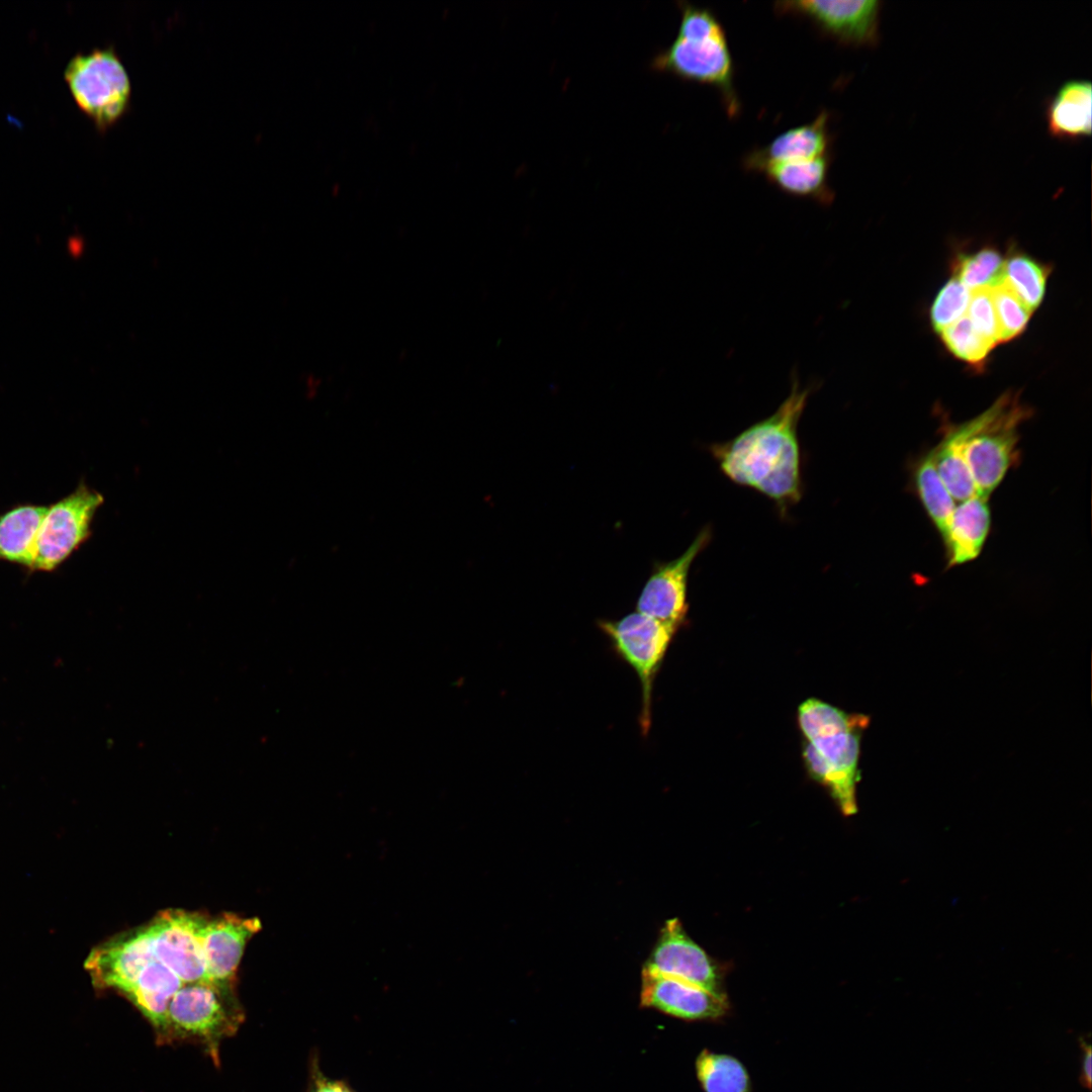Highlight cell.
Instances as JSON below:
<instances>
[{
    "label": "cell",
    "mask_w": 1092,
    "mask_h": 1092,
    "mask_svg": "<svg viewBox=\"0 0 1092 1092\" xmlns=\"http://www.w3.org/2000/svg\"><path fill=\"white\" fill-rule=\"evenodd\" d=\"M598 627L615 653L638 676L642 695L639 722L646 735L651 723L653 681L676 630L637 611L618 620H600Z\"/></svg>",
    "instance_id": "obj_5"
},
{
    "label": "cell",
    "mask_w": 1092,
    "mask_h": 1092,
    "mask_svg": "<svg viewBox=\"0 0 1092 1092\" xmlns=\"http://www.w3.org/2000/svg\"><path fill=\"white\" fill-rule=\"evenodd\" d=\"M307 1092H354L348 1084L341 1080L330 1079L320 1070L316 1061L310 1069V1080Z\"/></svg>",
    "instance_id": "obj_31"
},
{
    "label": "cell",
    "mask_w": 1092,
    "mask_h": 1092,
    "mask_svg": "<svg viewBox=\"0 0 1092 1092\" xmlns=\"http://www.w3.org/2000/svg\"><path fill=\"white\" fill-rule=\"evenodd\" d=\"M999 331V343L1010 341L1021 334L1032 311L1007 285L1004 279L990 287Z\"/></svg>",
    "instance_id": "obj_28"
},
{
    "label": "cell",
    "mask_w": 1092,
    "mask_h": 1092,
    "mask_svg": "<svg viewBox=\"0 0 1092 1092\" xmlns=\"http://www.w3.org/2000/svg\"><path fill=\"white\" fill-rule=\"evenodd\" d=\"M1050 271V267L1024 254L1016 253L1004 261L1003 279L1033 311L1042 301Z\"/></svg>",
    "instance_id": "obj_25"
},
{
    "label": "cell",
    "mask_w": 1092,
    "mask_h": 1092,
    "mask_svg": "<svg viewBox=\"0 0 1092 1092\" xmlns=\"http://www.w3.org/2000/svg\"><path fill=\"white\" fill-rule=\"evenodd\" d=\"M971 298L968 289L956 276L938 291L930 308L932 328L938 334L965 315Z\"/></svg>",
    "instance_id": "obj_29"
},
{
    "label": "cell",
    "mask_w": 1092,
    "mask_h": 1092,
    "mask_svg": "<svg viewBox=\"0 0 1092 1092\" xmlns=\"http://www.w3.org/2000/svg\"><path fill=\"white\" fill-rule=\"evenodd\" d=\"M990 528L988 499L975 495L957 503L942 537L947 567L976 559L985 545Z\"/></svg>",
    "instance_id": "obj_17"
},
{
    "label": "cell",
    "mask_w": 1092,
    "mask_h": 1092,
    "mask_svg": "<svg viewBox=\"0 0 1092 1092\" xmlns=\"http://www.w3.org/2000/svg\"><path fill=\"white\" fill-rule=\"evenodd\" d=\"M1044 120L1053 139L1078 142L1092 133V84L1086 79L1062 83L1045 100Z\"/></svg>",
    "instance_id": "obj_16"
},
{
    "label": "cell",
    "mask_w": 1092,
    "mask_h": 1092,
    "mask_svg": "<svg viewBox=\"0 0 1092 1092\" xmlns=\"http://www.w3.org/2000/svg\"><path fill=\"white\" fill-rule=\"evenodd\" d=\"M974 328L995 346L999 344V331L990 288L971 291L966 314Z\"/></svg>",
    "instance_id": "obj_30"
},
{
    "label": "cell",
    "mask_w": 1092,
    "mask_h": 1092,
    "mask_svg": "<svg viewBox=\"0 0 1092 1092\" xmlns=\"http://www.w3.org/2000/svg\"><path fill=\"white\" fill-rule=\"evenodd\" d=\"M882 5L879 0H805L779 1L774 9L808 20L839 44L859 48L879 43Z\"/></svg>",
    "instance_id": "obj_8"
},
{
    "label": "cell",
    "mask_w": 1092,
    "mask_h": 1092,
    "mask_svg": "<svg viewBox=\"0 0 1092 1092\" xmlns=\"http://www.w3.org/2000/svg\"><path fill=\"white\" fill-rule=\"evenodd\" d=\"M242 1019L234 993L204 982L185 984L170 1000L161 1041H198L217 1062L220 1041L237 1031Z\"/></svg>",
    "instance_id": "obj_4"
},
{
    "label": "cell",
    "mask_w": 1092,
    "mask_h": 1092,
    "mask_svg": "<svg viewBox=\"0 0 1092 1092\" xmlns=\"http://www.w3.org/2000/svg\"><path fill=\"white\" fill-rule=\"evenodd\" d=\"M830 114L823 109L811 121L791 127L767 145L747 153L742 161L747 171L759 172L772 163L808 160L832 155Z\"/></svg>",
    "instance_id": "obj_15"
},
{
    "label": "cell",
    "mask_w": 1092,
    "mask_h": 1092,
    "mask_svg": "<svg viewBox=\"0 0 1092 1092\" xmlns=\"http://www.w3.org/2000/svg\"><path fill=\"white\" fill-rule=\"evenodd\" d=\"M640 1006L687 1021L719 1019L729 1009L727 996L646 969L641 973Z\"/></svg>",
    "instance_id": "obj_13"
},
{
    "label": "cell",
    "mask_w": 1092,
    "mask_h": 1092,
    "mask_svg": "<svg viewBox=\"0 0 1092 1092\" xmlns=\"http://www.w3.org/2000/svg\"><path fill=\"white\" fill-rule=\"evenodd\" d=\"M862 730L807 742L803 757L809 774L824 785L844 815L856 812L855 787Z\"/></svg>",
    "instance_id": "obj_12"
},
{
    "label": "cell",
    "mask_w": 1092,
    "mask_h": 1092,
    "mask_svg": "<svg viewBox=\"0 0 1092 1092\" xmlns=\"http://www.w3.org/2000/svg\"><path fill=\"white\" fill-rule=\"evenodd\" d=\"M798 721L802 733L808 742H812L842 732L863 730L870 720L864 715L847 714L820 700L808 699L799 707Z\"/></svg>",
    "instance_id": "obj_23"
},
{
    "label": "cell",
    "mask_w": 1092,
    "mask_h": 1092,
    "mask_svg": "<svg viewBox=\"0 0 1092 1092\" xmlns=\"http://www.w3.org/2000/svg\"><path fill=\"white\" fill-rule=\"evenodd\" d=\"M103 495L83 480L68 495L48 506L38 531L31 572L58 569L92 535Z\"/></svg>",
    "instance_id": "obj_7"
},
{
    "label": "cell",
    "mask_w": 1092,
    "mask_h": 1092,
    "mask_svg": "<svg viewBox=\"0 0 1092 1092\" xmlns=\"http://www.w3.org/2000/svg\"><path fill=\"white\" fill-rule=\"evenodd\" d=\"M657 73L715 88L729 117L741 103L734 84L735 68L725 29L716 15L703 17L677 30L673 41L650 62Z\"/></svg>",
    "instance_id": "obj_2"
},
{
    "label": "cell",
    "mask_w": 1092,
    "mask_h": 1092,
    "mask_svg": "<svg viewBox=\"0 0 1092 1092\" xmlns=\"http://www.w3.org/2000/svg\"><path fill=\"white\" fill-rule=\"evenodd\" d=\"M1082 1046V1059H1081V1080L1082 1084L1089 1088L1091 1086L1092 1078V1055L1091 1046L1085 1040L1081 1042Z\"/></svg>",
    "instance_id": "obj_32"
},
{
    "label": "cell",
    "mask_w": 1092,
    "mask_h": 1092,
    "mask_svg": "<svg viewBox=\"0 0 1092 1092\" xmlns=\"http://www.w3.org/2000/svg\"><path fill=\"white\" fill-rule=\"evenodd\" d=\"M207 917L198 912L167 909L145 924L154 958L184 984L209 983L201 943Z\"/></svg>",
    "instance_id": "obj_9"
},
{
    "label": "cell",
    "mask_w": 1092,
    "mask_h": 1092,
    "mask_svg": "<svg viewBox=\"0 0 1092 1092\" xmlns=\"http://www.w3.org/2000/svg\"><path fill=\"white\" fill-rule=\"evenodd\" d=\"M970 431V421L954 426L947 430L941 442L933 448L936 471L956 503L978 495L965 458L966 441Z\"/></svg>",
    "instance_id": "obj_21"
},
{
    "label": "cell",
    "mask_w": 1092,
    "mask_h": 1092,
    "mask_svg": "<svg viewBox=\"0 0 1092 1092\" xmlns=\"http://www.w3.org/2000/svg\"><path fill=\"white\" fill-rule=\"evenodd\" d=\"M939 335L956 357L977 367L985 363L989 352L995 347L974 328L966 314Z\"/></svg>",
    "instance_id": "obj_27"
},
{
    "label": "cell",
    "mask_w": 1092,
    "mask_h": 1092,
    "mask_svg": "<svg viewBox=\"0 0 1092 1092\" xmlns=\"http://www.w3.org/2000/svg\"><path fill=\"white\" fill-rule=\"evenodd\" d=\"M643 969L726 996L720 971L677 918L664 923Z\"/></svg>",
    "instance_id": "obj_11"
},
{
    "label": "cell",
    "mask_w": 1092,
    "mask_h": 1092,
    "mask_svg": "<svg viewBox=\"0 0 1092 1092\" xmlns=\"http://www.w3.org/2000/svg\"><path fill=\"white\" fill-rule=\"evenodd\" d=\"M815 389V383L803 386L792 373L790 392L772 415L710 447L727 478L771 499L782 516L803 495L798 426Z\"/></svg>",
    "instance_id": "obj_1"
},
{
    "label": "cell",
    "mask_w": 1092,
    "mask_h": 1092,
    "mask_svg": "<svg viewBox=\"0 0 1092 1092\" xmlns=\"http://www.w3.org/2000/svg\"><path fill=\"white\" fill-rule=\"evenodd\" d=\"M913 482L923 509L942 538L957 503L939 478L933 449L916 462Z\"/></svg>",
    "instance_id": "obj_22"
},
{
    "label": "cell",
    "mask_w": 1092,
    "mask_h": 1092,
    "mask_svg": "<svg viewBox=\"0 0 1092 1092\" xmlns=\"http://www.w3.org/2000/svg\"><path fill=\"white\" fill-rule=\"evenodd\" d=\"M696 1074L704 1092H752L746 1068L727 1054L702 1051L696 1059Z\"/></svg>",
    "instance_id": "obj_24"
},
{
    "label": "cell",
    "mask_w": 1092,
    "mask_h": 1092,
    "mask_svg": "<svg viewBox=\"0 0 1092 1092\" xmlns=\"http://www.w3.org/2000/svg\"><path fill=\"white\" fill-rule=\"evenodd\" d=\"M65 79L79 107L99 127L116 121L128 105L129 78L112 49L75 56L66 67Z\"/></svg>",
    "instance_id": "obj_6"
},
{
    "label": "cell",
    "mask_w": 1092,
    "mask_h": 1092,
    "mask_svg": "<svg viewBox=\"0 0 1092 1092\" xmlns=\"http://www.w3.org/2000/svg\"><path fill=\"white\" fill-rule=\"evenodd\" d=\"M48 506L18 504L0 514V561L30 573L35 544Z\"/></svg>",
    "instance_id": "obj_20"
},
{
    "label": "cell",
    "mask_w": 1092,
    "mask_h": 1092,
    "mask_svg": "<svg viewBox=\"0 0 1092 1092\" xmlns=\"http://www.w3.org/2000/svg\"><path fill=\"white\" fill-rule=\"evenodd\" d=\"M711 528H703L686 551L667 562H656L636 604V611L677 630L688 610V580L694 560L708 546Z\"/></svg>",
    "instance_id": "obj_10"
},
{
    "label": "cell",
    "mask_w": 1092,
    "mask_h": 1092,
    "mask_svg": "<svg viewBox=\"0 0 1092 1092\" xmlns=\"http://www.w3.org/2000/svg\"><path fill=\"white\" fill-rule=\"evenodd\" d=\"M1029 414L1018 395L1006 393L970 420L965 458L978 496L988 499L1018 461V427Z\"/></svg>",
    "instance_id": "obj_3"
},
{
    "label": "cell",
    "mask_w": 1092,
    "mask_h": 1092,
    "mask_svg": "<svg viewBox=\"0 0 1092 1092\" xmlns=\"http://www.w3.org/2000/svg\"><path fill=\"white\" fill-rule=\"evenodd\" d=\"M261 928L257 917L246 918L232 913L208 916L201 943L210 984L234 993L237 969L247 942Z\"/></svg>",
    "instance_id": "obj_14"
},
{
    "label": "cell",
    "mask_w": 1092,
    "mask_h": 1092,
    "mask_svg": "<svg viewBox=\"0 0 1092 1092\" xmlns=\"http://www.w3.org/2000/svg\"><path fill=\"white\" fill-rule=\"evenodd\" d=\"M1004 261L999 251L990 247L963 254L956 261V277L971 291L990 288L1003 280Z\"/></svg>",
    "instance_id": "obj_26"
},
{
    "label": "cell",
    "mask_w": 1092,
    "mask_h": 1092,
    "mask_svg": "<svg viewBox=\"0 0 1092 1092\" xmlns=\"http://www.w3.org/2000/svg\"><path fill=\"white\" fill-rule=\"evenodd\" d=\"M183 985L170 969L153 956L123 994L152 1023L160 1041L166 1030L170 1000Z\"/></svg>",
    "instance_id": "obj_19"
},
{
    "label": "cell",
    "mask_w": 1092,
    "mask_h": 1092,
    "mask_svg": "<svg viewBox=\"0 0 1092 1092\" xmlns=\"http://www.w3.org/2000/svg\"><path fill=\"white\" fill-rule=\"evenodd\" d=\"M832 155L789 162L772 163L764 166L762 173L766 180L786 194L814 200L821 205H830L834 200V191L828 181Z\"/></svg>",
    "instance_id": "obj_18"
}]
</instances>
